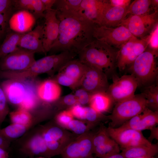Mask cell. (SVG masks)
<instances>
[{"label": "cell", "mask_w": 158, "mask_h": 158, "mask_svg": "<svg viewBox=\"0 0 158 158\" xmlns=\"http://www.w3.org/2000/svg\"><path fill=\"white\" fill-rule=\"evenodd\" d=\"M56 11L60 22L59 35L50 51H68L78 55L95 39L93 33L95 24L78 12Z\"/></svg>", "instance_id": "cell-1"}, {"label": "cell", "mask_w": 158, "mask_h": 158, "mask_svg": "<svg viewBox=\"0 0 158 158\" xmlns=\"http://www.w3.org/2000/svg\"><path fill=\"white\" fill-rule=\"evenodd\" d=\"M119 49L104 42L95 39L78 54L83 64L95 67L107 76L114 74L117 67Z\"/></svg>", "instance_id": "cell-2"}, {"label": "cell", "mask_w": 158, "mask_h": 158, "mask_svg": "<svg viewBox=\"0 0 158 158\" xmlns=\"http://www.w3.org/2000/svg\"><path fill=\"white\" fill-rule=\"evenodd\" d=\"M157 55V52L147 48L128 67L135 78L138 87L150 85L157 79L158 68L156 58Z\"/></svg>", "instance_id": "cell-3"}, {"label": "cell", "mask_w": 158, "mask_h": 158, "mask_svg": "<svg viewBox=\"0 0 158 158\" xmlns=\"http://www.w3.org/2000/svg\"><path fill=\"white\" fill-rule=\"evenodd\" d=\"M147 107L146 100L141 93L116 102L111 114L108 116V119L111 121L109 127H119L131 118L141 114Z\"/></svg>", "instance_id": "cell-4"}, {"label": "cell", "mask_w": 158, "mask_h": 158, "mask_svg": "<svg viewBox=\"0 0 158 158\" xmlns=\"http://www.w3.org/2000/svg\"><path fill=\"white\" fill-rule=\"evenodd\" d=\"M40 130L51 157L61 154L67 146L76 137L55 122V123L42 126Z\"/></svg>", "instance_id": "cell-5"}, {"label": "cell", "mask_w": 158, "mask_h": 158, "mask_svg": "<svg viewBox=\"0 0 158 158\" xmlns=\"http://www.w3.org/2000/svg\"><path fill=\"white\" fill-rule=\"evenodd\" d=\"M86 67L78 59L71 60L61 68L53 79L59 85L68 87L73 90L79 88Z\"/></svg>", "instance_id": "cell-6"}, {"label": "cell", "mask_w": 158, "mask_h": 158, "mask_svg": "<svg viewBox=\"0 0 158 158\" xmlns=\"http://www.w3.org/2000/svg\"><path fill=\"white\" fill-rule=\"evenodd\" d=\"M148 47L147 36L139 39L135 36L123 44L119 49L117 67L122 71L133 63Z\"/></svg>", "instance_id": "cell-7"}, {"label": "cell", "mask_w": 158, "mask_h": 158, "mask_svg": "<svg viewBox=\"0 0 158 158\" xmlns=\"http://www.w3.org/2000/svg\"><path fill=\"white\" fill-rule=\"evenodd\" d=\"M93 36L95 39L102 41L109 45L119 49L123 44L134 36L123 25L113 27L97 24L94 26Z\"/></svg>", "instance_id": "cell-8"}, {"label": "cell", "mask_w": 158, "mask_h": 158, "mask_svg": "<svg viewBox=\"0 0 158 158\" xmlns=\"http://www.w3.org/2000/svg\"><path fill=\"white\" fill-rule=\"evenodd\" d=\"M158 24V11L151 13L130 15L124 19L119 26L126 28L134 36L142 38L150 33Z\"/></svg>", "instance_id": "cell-9"}, {"label": "cell", "mask_w": 158, "mask_h": 158, "mask_svg": "<svg viewBox=\"0 0 158 158\" xmlns=\"http://www.w3.org/2000/svg\"><path fill=\"white\" fill-rule=\"evenodd\" d=\"M35 53L18 47L16 50L1 58V71H18L29 68L35 61Z\"/></svg>", "instance_id": "cell-10"}, {"label": "cell", "mask_w": 158, "mask_h": 158, "mask_svg": "<svg viewBox=\"0 0 158 158\" xmlns=\"http://www.w3.org/2000/svg\"><path fill=\"white\" fill-rule=\"evenodd\" d=\"M113 78V83L109 85L106 93L114 103L127 99L135 95L138 84L132 75H124L119 78L114 75Z\"/></svg>", "instance_id": "cell-11"}, {"label": "cell", "mask_w": 158, "mask_h": 158, "mask_svg": "<svg viewBox=\"0 0 158 158\" xmlns=\"http://www.w3.org/2000/svg\"><path fill=\"white\" fill-rule=\"evenodd\" d=\"M107 130L110 137L120 146V149L152 144L144 136L141 131L119 127H108Z\"/></svg>", "instance_id": "cell-12"}, {"label": "cell", "mask_w": 158, "mask_h": 158, "mask_svg": "<svg viewBox=\"0 0 158 158\" xmlns=\"http://www.w3.org/2000/svg\"><path fill=\"white\" fill-rule=\"evenodd\" d=\"M93 134L89 131L77 136L63 150L61 158H85L92 155Z\"/></svg>", "instance_id": "cell-13"}, {"label": "cell", "mask_w": 158, "mask_h": 158, "mask_svg": "<svg viewBox=\"0 0 158 158\" xmlns=\"http://www.w3.org/2000/svg\"><path fill=\"white\" fill-rule=\"evenodd\" d=\"M86 65V70L79 87L84 89L91 94L106 92L109 85L107 76L99 69Z\"/></svg>", "instance_id": "cell-14"}, {"label": "cell", "mask_w": 158, "mask_h": 158, "mask_svg": "<svg viewBox=\"0 0 158 158\" xmlns=\"http://www.w3.org/2000/svg\"><path fill=\"white\" fill-rule=\"evenodd\" d=\"M110 5L109 0H82L77 12L88 21L100 25L104 12Z\"/></svg>", "instance_id": "cell-15"}, {"label": "cell", "mask_w": 158, "mask_h": 158, "mask_svg": "<svg viewBox=\"0 0 158 158\" xmlns=\"http://www.w3.org/2000/svg\"><path fill=\"white\" fill-rule=\"evenodd\" d=\"M56 12V9L52 8L46 10L44 13L43 44L45 54L50 50L59 35L60 22Z\"/></svg>", "instance_id": "cell-16"}, {"label": "cell", "mask_w": 158, "mask_h": 158, "mask_svg": "<svg viewBox=\"0 0 158 158\" xmlns=\"http://www.w3.org/2000/svg\"><path fill=\"white\" fill-rule=\"evenodd\" d=\"M20 150L24 154L29 156H39L51 158L40 129L24 141Z\"/></svg>", "instance_id": "cell-17"}, {"label": "cell", "mask_w": 158, "mask_h": 158, "mask_svg": "<svg viewBox=\"0 0 158 158\" xmlns=\"http://www.w3.org/2000/svg\"><path fill=\"white\" fill-rule=\"evenodd\" d=\"M43 25H38L32 30L24 33L20 39L18 47L35 53L45 54L43 41Z\"/></svg>", "instance_id": "cell-18"}, {"label": "cell", "mask_w": 158, "mask_h": 158, "mask_svg": "<svg viewBox=\"0 0 158 158\" xmlns=\"http://www.w3.org/2000/svg\"><path fill=\"white\" fill-rule=\"evenodd\" d=\"M1 85L8 102L19 107L28 93L21 81L7 80L4 81Z\"/></svg>", "instance_id": "cell-19"}, {"label": "cell", "mask_w": 158, "mask_h": 158, "mask_svg": "<svg viewBox=\"0 0 158 158\" xmlns=\"http://www.w3.org/2000/svg\"><path fill=\"white\" fill-rule=\"evenodd\" d=\"M35 22V18L29 11L20 10L10 18L8 25L13 31L24 34L31 31Z\"/></svg>", "instance_id": "cell-20"}, {"label": "cell", "mask_w": 158, "mask_h": 158, "mask_svg": "<svg viewBox=\"0 0 158 158\" xmlns=\"http://www.w3.org/2000/svg\"><path fill=\"white\" fill-rule=\"evenodd\" d=\"M61 89L60 85L53 79L46 80L40 83L37 89L39 98L46 103L57 101L60 97Z\"/></svg>", "instance_id": "cell-21"}, {"label": "cell", "mask_w": 158, "mask_h": 158, "mask_svg": "<svg viewBox=\"0 0 158 158\" xmlns=\"http://www.w3.org/2000/svg\"><path fill=\"white\" fill-rule=\"evenodd\" d=\"M128 7L114 6L110 4L104 12L100 25L113 27L119 26L125 18Z\"/></svg>", "instance_id": "cell-22"}, {"label": "cell", "mask_w": 158, "mask_h": 158, "mask_svg": "<svg viewBox=\"0 0 158 158\" xmlns=\"http://www.w3.org/2000/svg\"><path fill=\"white\" fill-rule=\"evenodd\" d=\"M15 9L32 11L35 19L44 17L45 9L41 0H13Z\"/></svg>", "instance_id": "cell-23"}, {"label": "cell", "mask_w": 158, "mask_h": 158, "mask_svg": "<svg viewBox=\"0 0 158 158\" xmlns=\"http://www.w3.org/2000/svg\"><path fill=\"white\" fill-rule=\"evenodd\" d=\"M121 154L124 158L153 157L158 152V145H140L126 148H121Z\"/></svg>", "instance_id": "cell-24"}, {"label": "cell", "mask_w": 158, "mask_h": 158, "mask_svg": "<svg viewBox=\"0 0 158 158\" xmlns=\"http://www.w3.org/2000/svg\"><path fill=\"white\" fill-rule=\"evenodd\" d=\"M114 103L106 92H100L92 94L89 104L96 111L103 114L109 111Z\"/></svg>", "instance_id": "cell-25"}, {"label": "cell", "mask_w": 158, "mask_h": 158, "mask_svg": "<svg viewBox=\"0 0 158 158\" xmlns=\"http://www.w3.org/2000/svg\"><path fill=\"white\" fill-rule=\"evenodd\" d=\"M23 34L14 31L6 33L0 47V58L11 53L18 47L20 39Z\"/></svg>", "instance_id": "cell-26"}, {"label": "cell", "mask_w": 158, "mask_h": 158, "mask_svg": "<svg viewBox=\"0 0 158 158\" xmlns=\"http://www.w3.org/2000/svg\"><path fill=\"white\" fill-rule=\"evenodd\" d=\"M32 126L15 123L10 124L0 129V133L5 138L11 141L24 135Z\"/></svg>", "instance_id": "cell-27"}, {"label": "cell", "mask_w": 158, "mask_h": 158, "mask_svg": "<svg viewBox=\"0 0 158 158\" xmlns=\"http://www.w3.org/2000/svg\"><path fill=\"white\" fill-rule=\"evenodd\" d=\"M11 123L32 126L35 123L34 118L30 111L21 108L9 113Z\"/></svg>", "instance_id": "cell-28"}, {"label": "cell", "mask_w": 158, "mask_h": 158, "mask_svg": "<svg viewBox=\"0 0 158 158\" xmlns=\"http://www.w3.org/2000/svg\"><path fill=\"white\" fill-rule=\"evenodd\" d=\"M120 148L114 140L111 138L105 143L94 148L93 154L99 158H106L120 153Z\"/></svg>", "instance_id": "cell-29"}, {"label": "cell", "mask_w": 158, "mask_h": 158, "mask_svg": "<svg viewBox=\"0 0 158 158\" xmlns=\"http://www.w3.org/2000/svg\"><path fill=\"white\" fill-rule=\"evenodd\" d=\"M141 93L145 98L147 107L154 111H158V86L154 84L144 87Z\"/></svg>", "instance_id": "cell-30"}, {"label": "cell", "mask_w": 158, "mask_h": 158, "mask_svg": "<svg viewBox=\"0 0 158 158\" xmlns=\"http://www.w3.org/2000/svg\"><path fill=\"white\" fill-rule=\"evenodd\" d=\"M152 5V0H135L129 5L127 15H140L149 13Z\"/></svg>", "instance_id": "cell-31"}, {"label": "cell", "mask_w": 158, "mask_h": 158, "mask_svg": "<svg viewBox=\"0 0 158 158\" xmlns=\"http://www.w3.org/2000/svg\"><path fill=\"white\" fill-rule=\"evenodd\" d=\"M82 0H56V10L61 12H77Z\"/></svg>", "instance_id": "cell-32"}, {"label": "cell", "mask_w": 158, "mask_h": 158, "mask_svg": "<svg viewBox=\"0 0 158 158\" xmlns=\"http://www.w3.org/2000/svg\"><path fill=\"white\" fill-rule=\"evenodd\" d=\"M140 115L142 122L147 129L150 130L158 123V111H153L147 107Z\"/></svg>", "instance_id": "cell-33"}, {"label": "cell", "mask_w": 158, "mask_h": 158, "mask_svg": "<svg viewBox=\"0 0 158 158\" xmlns=\"http://www.w3.org/2000/svg\"><path fill=\"white\" fill-rule=\"evenodd\" d=\"M85 120L92 127L101 121L109 119L108 116L97 112L90 106L85 107Z\"/></svg>", "instance_id": "cell-34"}, {"label": "cell", "mask_w": 158, "mask_h": 158, "mask_svg": "<svg viewBox=\"0 0 158 158\" xmlns=\"http://www.w3.org/2000/svg\"><path fill=\"white\" fill-rule=\"evenodd\" d=\"M111 138L107 130V128L103 124L100 125L98 131L94 133L92 143L94 148L108 142Z\"/></svg>", "instance_id": "cell-35"}, {"label": "cell", "mask_w": 158, "mask_h": 158, "mask_svg": "<svg viewBox=\"0 0 158 158\" xmlns=\"http://www.w3.org/2000/svg\"><path fill=\"white\" fill-rule=\"evenodd\" d=\"M92 128L87 123L86 124L84 122L73 119L69 123L67 129L79 135L89 131Z\"/></svg>", "instance_id": "cell-36"}, {"label": "cell", "mask_w": 158, "mask_h": 158, "mask_svg": "<svg viewBox=\"0 0 158 158\" xmlns=\"http://www.w3.org/2000/svg\"><path fill=\"white\" fill-rule=\"evenodd\" d=\"M119 127L140 131L147 129L141 119L140 114L131 118Z\"/></svg>", "instance_id": "cell-37"}, {"label": "cell", "mask_w": 158, "mask_h": 158, "mask_svg": "<svg viewBox=\"0 0 158 158\" xmlns=\"http://www.w3.org/2000/svg\"><path fill=\"white\" fill-rule=\"evenodd\" d=\"M55 122L61 127L67 129L68 125L73 116L68 109L63 110L59 113L55 117Z\"/></svg>", "instance_id": "cell-38"}, {"label": "cell", "mask_w": 158, "mask_h": 158, "mask_svg": "<svg viewBox=\"0 0 158 158\" xmlns=\"http://www.w3.org/2000/svg\"><path fill=\"white\" fill-rule=\"evenodd\" d=\"M8 102L4 92L0 85V124L4 121L9 113Z\"/></svg>", "instance_id": "cell-39"}, {"label": "cell", "mask_w": 158, "mask_h": 158, "mask_svg": "<svg viewBox=\"0 0 158 158\" xmlns=\"http://www.w3.org/2000/svg\"><path fill=\"white\" fill-rule=\"evenodd\" d=\"M57 107L59 109L68 108L79 104L76 98L73 94H70L60 98L57 101Z\"/></svg>", "instance_id": "cell-40"}, {"label": "cell", "mask_w": 158, "mask_h": 158, "mask_svg": "<svg viewBox=\"0 0 158 158\" xmlns=\"http://www.w3.org/2000/svg\"><path fill=\"white\" fill-rule=\"evenodd\" d=\"M74 95L79 104L81 105L89 104L92 94L84 89L79 87L74 90Z\"/></svg>", "instance_id": "cell-41"}, {"label": "cell", "mask_w": 158, "mask_h": 158, "mask_svg": "<svg viewBox=\"0 0 158 158\" xmlns=\"http://www.w3.org/2000/svg\"><path fill=\"white\" fill-rule=\"evenodd\" d=\"M148 47L149 48L157 52L158 48V25L157 24L147 35Z\"/></svg>", "instance_id": "cell-42"}, {"label": "cell", "mask_w": 158, "mask_h": 158, "mask_svg": "<svg viewBox=\"0 0 158 158\" xmlns=\"http://www.w3.org/2000/svg\"><path fill=\"white\" fill-rule=\"evenodd\" d=\"M11 11L0 13V40L6 35Z\"/></svg>", "instance_id": "cell-43"}, {"label": "cell", "mask_w": 158, "mask_h": 158, "mask_svg": "<svg viewBox=\"0 0 158 158\" xmlns=\"http://www.w3.org/2000/svg\"><path fill=\"white\" fill-rule=\"evenodd\" d=\"M68 109L74 117L78 119L85 120L86 110L85 107L79 104H76Z\"/></svg>", "instance_id": "cell-44"}, {"label": "cell", "mask_w": 158, "mask_h": 158, "mask_svg": "<svg viewBox=\"0 0 158 158\" xmlns=\"http://www.w3.org/2000/svg\"><path fill=\"white\" fill-rule=\"evenodd\" d=\"M12 6L13 0H0V13L11 11Z\"/></svg>", "instance_id": "cell-45"}, {"label": "cell", "mask_w": 158, "mask_h": 158, "mask_svg": "<svg viewBox=\"0 0 158 158\" xmlns=\"http://www.w3.org/2000/svg\"><path fill=\"white\" fill-rule=\"evenodd\" d=\"M131 1L130 0H110L109 2L112 6H129Z\"/></svg>", "instance_id": "cell-46"}, {"label": "cell", "mask_w": 158, "mask_h": 158, "mask_svg": "<svg viewBox=\"0 0 158 158\" xmlns=\"http://www.w3.org/2000/svg\"><path fill=\"white\" fill-rule=\"evenodd\" d=\"M11 141L0 133V147L6 150L9 147Z\"/></svg>", "instance_id": "cell-47"}, {"label": "cell", "mask_w": 158, "mask_h": 158, "mask_svg": "<svg viewBox=\"0 0 158 158\" xmlns=\"http://www.w3.org/2000/svg\"><path fill=\"white\" fill-rule=\"evenodd\" d=\"M150 133L147 140L150 142L154 139H158V127H154L150 129Z\"/></svg>", "instance_id": "cell-48"}, {"label": "cell", "mask_w": 158, "mask_h": 158, "mask_svg": "<svg viewBox=\"0 0 158 158\" xmlns=\"http://www.w3.org/2000/svg\"><path fill=\"white\" fill-rule=\"evenodd\" d=\"M41 0L45 9L46 11L52 9V7L54 5L56 1V0Z\"/></svg>", "instance_id": "cell-49"}, {"label": "cell", "mask_w": 158, "mask_h": 158, "mask_svg": "<svg viewBox=\"0 0 158 158\" xmlns=\"http://www.w3.org/2000/svg\"><path fill=\"white\" fill-rule=\"evenodd\" d=\"M0 158H8V154L6 150L0 147Z\"/></svg>", "instance_id": "cell-50"}, {"label": "cell", "mask_w": 158, "mask_h": 158, "mask_svg": "<svg viewBox=\"0 0 158 158\" xmlns=\"http://www.w3.org/2000/svg\"><path fill=\"white\" fill-rule=\"evenodd\" d=\"M106 158H124L121 153L117 154Z\"/></svg>", "instance_id": "cell-51"}, {"label": "cell", "mask_w": 158, "mask_h": 158, "mask_svg": "<svg viewBox=\"0 0 158 158\" xmlns=\"http://www.w3.org/2000/svg\"><path fill=\"white\" fill-rule=\"evenodd\" d=\"M148 157H133V158H147Z\"/></svg>", "instance_id": "cell-52"}, {"label": "cell", "mask_w": 158, "mask_h": 158, "mask_svg": "<svg viewBox=\"0 0 158 158\" xmlns=\"http://www.w3.org/2000/svg\"><path fill=\"white\" fill-rule=\"evenodd\" d=\"M85 158H94L93 157L92 155L87 157H86Z\"/></svg>", "instance_id": "cell-53"}, {"label": "cell", "mask_w": 158, "mask_h": 158, "mask_svg": "<svg viewBox=\"0 0 158 158\" xmlns=\"http://www.w3.org/2000/svg\"><path fill=\"white\" fill-rule=\"evenodd\" d=\"M37 158H45V157H41V156H40V157H38Z\"/></svg>", "instance_id": "cell-54"}, {"label": "cell", "mask_w": 158, "mask_h": 158, "mask_svg": "<svg viewBox=\"0 0 158 158\" xmlns=\"http://www.w3.org/2000/svg\"><path fill=\"white\" fill-rule=\"evenodd\" d=\"M147 158H155L153 157H148Z\"/></svg>", "instance_id": "cell-55"}, {"label": "cell", "mask_w": 158, "mask_h": 158, "mask_svg": "<svg viewBox=\"0 0 158 158\" xmlns=\"http://www.w3.org/2000/svg\"><path fill=\"white\" fill-rule=\"evenodd\" d=\"M1 45V44H0V47Z\"/></svg>", "instance_id": "cell-56"}]
</instances>
